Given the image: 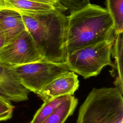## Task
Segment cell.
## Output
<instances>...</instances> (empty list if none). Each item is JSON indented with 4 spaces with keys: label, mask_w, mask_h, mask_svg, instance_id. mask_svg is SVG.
<instances>
[{
    "label": "cell",
    "mask_w": 123,
    "mask_h": 123,
    "mask_svg": "<svg viewBox=\"0 0 123 123\" xmlns=\"http://www.w3.org/2000/svg\"><path fill=\"white\" fill-rule=\"evenodd\" d=\"M79 87L77 75L68 71L49 83L37 95L44 101L64 96H73Z\"/></svg>",
    "instance_id": "obj_7"
},
{
    "label": "cell",
    "mask_w": 123,
    "mask_h": 123,
    "mask_svg": "<svg viewBox=\"0 0 123 123\" xmlns=\"http://www.w3.org/2000/svg\"><path fill=\"white\" fill-rule=\"evenodd\" d=\"M78 104V99L74 96H69L56 110L41 123H64L71 116Z\"/></svg>",
    "instance_id": "obj_12"
},
{
    "label": "cell",
    "mask_w": 123,
    "mask_h": 123,
    "mask_svg": "<svg viewBox=\"0 0 123 123\" xmlns=\"http://www.w3.org/2000/svg\"><path fill=\"white\" fill-rule=\"evenodd\" d=\"M20 13L43 61L65 63L67 16L58 9L38 14Z\"/></svg>",
    "instance_id": "obj_1"
},
{
    "label": "cell",
    "mask_w": 123,
    "mask_h": 123,
    "mask_svg": "<svg viewBox=\"0 0 123 123\" xmlns=\"http://www.w3.org/2000/svg\"><path fill=\"white\" fill-rule=\"evenodd\" d=\"M69 96L60 97L49 101L44 102L35 114L30 123H41L64 102Z\"/></svg>",
    "instance_id": "obj_14"
},
{
    "label": "cell",
    "mask_w": 123,
    "mask_h": 123,
    "mask_svg": "<svg viewBox=\"0 0 123 123\" xmlns=\"http://www.w3.org/2000/svg\"><path fill=\"white\" fill-rule=\"evenodd\" d=\"M123 0H106V9L113 21L115 34L123 33Z\"/></svg>",
    "instance_id": "obj_13"
},
{
    "label": "cell",
    "mask_w": 123,
    "mask_h": 123,
    "mask_svg": "<svg viewBox=\"0 0 123 123\" xmlns=\"http://www.w3.org/2000/svg\"><path fill=\"white\" fill-rule=\"evenodd\" d=\"M12 67L23 86L36 94L57 77L70 71L65 63L43 60Z\"/></svg>",
    "instance_id": "obj_5"
},
{
    "label": "cell",
    "mask_w": 123,
    "mask_h": 123,
    "mask_svg": "<svg viewBox=\"0 0 123 123\" xmlns=\"http://www.w3.org/2000/svg\"><path fill=\"white\" fill-rule=\"evenodd\" d=\"M29 92L12 67L0 62V95L10 101L20 102L28 99Z\"/></svg>",
    "instance_id": "obj_8"
},
{
    "label": "cell",
    "mask_w": 123,
    "mask_h": 123,
    "mask_svg": "<svg viewBox=\"0 0 123 123\" xmlns=\"http://www.w3.org/2000/svg\"><path fill=\"white\" fill-rule=\"evenodd\" d=\"M76 123H123V94L115 87L94 88L79 108Z\"/></svg>",
    "instance_id": "obj_3"
},
{
    "label": "cell",
    "mask_w": 123,
    "mask_h": 123,
    "mask_svg": "<svg viewBox=\"0 0 123 123\" xmlns=\"http://www.w3.org/2000/svg\"><path fill=\"white\" fill-rule=\"evenodd\" d=\"M5 8L19 12L34 14L51 12L57 9L54 5L33 0H4Z\"/></svg>",
    "instance_id": "obj_11"
},
{
    "label": "cell",
    "mask_w": 123,
    "mask_h": 123,
    "mask_svg": "<svg viewBox=\"0 0 123 123\" xmlns=\"http://www.w3.org/2000/svg\"><path fill=\"white\" fill-rule=\"evenodd\" d=\"M6 44L5 39L1 31H0V49Z\"/></svg>",
    "instance_id": "obj_18"
},
{
    "label": "cell",
    "mask_w": 123,
    "mask_h": 123,
    "mask_svg": "<svg viewBox=\"0 0 123 123\" xmlns=\"http://www.w3.org/2000/svg\"><path fill=\"white\" fill-rule=\"evenodd\" d=\"M42 60V57L26 30L0 49V62L9 66L21 65Z\"/></svg>",
    "instance_id": "obj_6"
},
{
    "label": "cell",
    "mask_w": 123,
    "mask_h": 123,
    "mask_svg": "<svg viewBox=\"0 0 123 123\" xmlns=\"http://www.w3.org/2000/svg\"><path fill=\"white\" fill-rule=\"evenodd\" d=\"M25 30V26L19 12L7 8L0 11V31L6 44L14 40Z\"/></svg>",
    "instance_id": "obj_9"
},
{
    "label": "cell",
    "mask_w": 123,
    "mask_h": 123,
    "mask_svg": "<svg viewBox=\"0 0 123 123\" xmlns=\"http://www.w3.org/2000/svg\"><path fill=\"white\" fill-rule=\"evenodd\" d=\"M58 8L61 12L68 11L70 13L78 11L90 3L89 0H55Z\"/></svg>",
    "instance_id": "obj_15"
},
{
    "label": "cell",
    "mask_w": 123,
    "mask_h": 123,
    "mask_svg": "<svg viewBox=\"0 0 123 123\" xmlns=\"http://www.w3.org/2000/svg\"><path fill=\"white\" fill-rule=\"evenodd\" d=\"M113 42L106 40L78 49L67 55L65 64L70 71L85 79L97 76L103 67L111 65Z\"/></svg>",
    "instance_id": "obj_4"
},
{
    "label": "cell",
    "mask_w": 123,
    "mask_h": 123,
    "mask_svg": "<svg viewBox=\"0 0 123 123\" xmlns=\"http://www.w3.org/2000/svg\"><path fill=\"white\" fill-rule=\"evenodd\" d=\"M14 107L11 101L0 95V121H6L12 118Z\"/></svg>",
    "instance_id": "obj_16"
},
{
    "label": "cell",
    "mask_w": 123,
    "mask_h": 123,
    "mask_svg": "<svg viewBox=\"0 0 123 123\" xmlns=\"http://www.w3.org/2000/svg\"><path fill=\"white\" fill-rule=\"evenodd\" d=\"M5 8L4 0H0V11L1 9Z\"/></svg>",
    "instance_id": "obj_19"
},
{
    "label": "cell",
    "mask_w": 123,
    "mask_h": 123,
    "mask_svg": "<svg viewBox=\"0 0 123 123\" xmlns=\"http://www.w3.org/2000/svg\"><path fill=\"white\" fill-rule=\"evenodd\" d=\"M40 2H43V3H48L50 4H52L54 5L55 7H56L58 9V4L55 0H33ZM59 10V9H58Z\"/></svg>",
    "instance_id": "obj_17"
},
{
    "label": "cell",
    "mask_w": 123,
    "mask_h": 123,
    "mask_svg": "<svg viewBox=\"0 0 123 123\" xmlns=\"http://www.w3.org/2000/svg\"><path fill=\"white\" fill-rule=\"evenodd\" d=\"M67 55L102 41L113 39V21L106 9L89 3L67 16Z\"/></svg>",
    "instance_id": "obj_2"
},
{
    "label": "cell",
    "mask_w": 123,
    "mask_h": 123,
    "mask_svg": "<svg viewBox=\"0 0 123 123\" xmlns=\"http://www.w3.org/2000/svg\"><path fill=\"white\" fill-rule=\"evenodd\" d=\"M123 33L115 34L114 42L112 48L111 55L114 59L111 64V75L114 78V85L122 94H123Z\"/></svg>",
    "instance_id": "obj_10"
}]
</instances>
